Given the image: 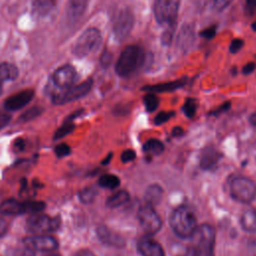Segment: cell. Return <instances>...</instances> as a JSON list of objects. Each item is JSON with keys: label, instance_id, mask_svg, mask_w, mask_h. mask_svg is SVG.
<instances>
[{"label": "cell", "instance_id": "1", "mask_svg": "<svg viewBox=\"0 0 256 256\" xmlns=\"http://www.w3.org/2000/svg\"><path fill=\"white\" fill-rule=\"evenodd\" d=\"M190 238L191 246L187 248L184 256H214L215 231L210 224L197 226Z\"/></svg>", "mask_w": 256, "mask_h": 256}, {"label": "cell", "instance_id": "2", "mask_svg": "<svg viewBox=\"0 0 256 256\" xmlns=\"http://www.w3.org/2000/svg\"><path fill=\"white\" fill-rule=\"evenodd\" d=\"M143 49L137 45H128L121 52L116 65L115 71L120 77H128L136 72L145 61Z\"/></svg>", "mask_w": 256, "mask_h": 256}, {"label": "cell", "instance_id": "3", "mask_svg": "<svg viewBox=\"0 0 256 256\" xmlns=\"http://www.w3.org/2000/svg\"><path fill=\"white\" fill-rule=\"evenodd\" d=\"M169 222L173 232L180 238H190L197 228L195 214L187 206H179L174 209Z\"/></svg>", "mask_w": 256, "mask_h": 256}, {"label": "cell", "instance_id": "4", "mask_svg": "<svg viewBox=\"0 0 256 256\" xmlns=\"http://www.w3.org/2000/svg\"><path fill=\"white\" fill-rule=\"evenodd\" d=\"M77 77V72L73 66L69 64L60 66L50 76L46 86V93L53 97L65 91L75 84Z\"/></svg>", "mask_w": 256, "mask_h": 256}, {"label": "cell", "instance_id": "5", "mask_svg": "<svg viewBox=\"0 0 256 256\" xmlns=\"http://www.w3.org/2000/svg\"><path fill=\"white\" fill-rule=\"evenodd\" d=\"M102 43V36L97 28L86 29L77 39L73 47V53L77 57H85L96 52Z\"/></svg>", "mask_w": 256, "mask_h": 256}, {"label": "cell", "instance_id": "6", "mask_svg": "<svg viewBox=\"0 0 256 256\" xmlns=\"http://www.w3.org/2000/svg\"><path fill=\"white\" fill-rule=\"evenodd\" d=\"M45 209V203L42 201H18L16 199H7L0 204V213L4 215H20L25 213H40Z\"/></svg>", "mask_w": 256, "mask_h": 256}, {"label": "cell", "instance_id": "7", "mask_svg": "<svg viewBox=\"0 0 256 256\" xmlns=\"http://www.w3.org/2000/svg\"><path fill=\"white\" fill-rule=\"evenodd\" d=\"M181 0H155L153 12L155 20L161 25L175 24Z\"/></svg>", "mask_w": 256, "mask_h": 256}, {"label": "cell", "instance_id": "8", "mask_svg": "<svg viewBox=\"0 0 256 256\" xmlns=\"http://www.w3.org/2000/svg\"><path fill=\"white\" fill-rule=\"evenodd\" d=\"M58 217H51L46 214L36 213L28 218L26 222V230L32 234H46L56 231L60 226Z\"/></svg>", "mask_w": 256, "mask_h": 256}, {"label": "cell", "instance_id": "9", "mask_svg": "<svg viewBox=\"0 0 256 256\" xmlns=\"http://www.w3.org/2000/svg\"><path fill=\"white\" fill-rule=\"evenodd\" d=\"M230 194L241 203H249L256 196V185L249 178L238 176L230 182Z\"/></svg>", "mask_w": 256, "mask_h": 256}, {"label": "cell", "instance_id": "10", "mask_svg": "<svg viewBox=\"0 0 256 256\" xmlns=\"http://www.w3.org/2000/svg\"><path fill=\"white\" fill-rule=\"evenodd\" d=\"M138 220L143 231L148 235L157 233L162 226V221L154 206L145 203L138 210Z\"/></svg>", "mask_w": 256, "mask_h": 256}, {"label": "cell", "instance_id": "11", "mask_svg": "<svg viewBox=\"0 0 256 256\" xmlns=\"http://www.w3.org/2000/svg\"><path fill=\"white\" fill-rule=\"evenodd\" d=\"M92 85H93L92 79H87L86 81L77 85L74 84L73 86L66 89L65 91L51 97L52 102L56 105H62V104H66L68 102L80 99L84 97L86 94H88V92L92 88Z\"/></svg>", "mask_w": 256, "mask_h": 256}, {"label": "cell", "instance_id": "12", "mask_svg": "<svg viewBox=\"0 0 256 256\" xmlns=\"http://www.w3.org/2000/svg\"><path fill=\"white\" fill-rule=\"evenodd\" d=\"M135 22L133 12L129 8H123L116 16L113 32L118 40H124L131 33Z\"/></svg>", "mask_w": 256, "mask_h": 256}, {"label": "cell", "instance_id": "13", "mask_svg": "<svg viewBox=\"0 0 256 256\" xmlns=\"http://www.w3.org/2000/svg\"><path fill=\"white\" fill-rule=\"evenodd\" d=\"M23 244L32 250L40 252H51L58 248L57 240L48 235H35L23 239Z\"/></svg>", "mask_w": 256, "mask_h": 256}, {"label": "cell", "instance_id": "14", "mask_svg": "<svg viewBox=\"0 0 256 256\" xmlns=\"http://www.w3.org/2000/svg\"><path fill=\"white\" fill-rule=\"evenodd\" d=\"M34 91L26 89L8 97L4 102V107L8 111H15L26 106L33 98Z\"/></svg>", "mask_w": 256, "mask_h": 256}, {"label": "cell", "instance_id": "15", "mask_svg": "<svg viewBox=\"0 0 256 256\" xmlns=\"http://www.w3.org/2000/svg\"><path fill=\"white\" fill-rule=\"evenodd\" d=\"M195 41V31L194 27L191 24H184L180 31L178 32L177 38H176V45L177 47L184 53L188 52Z\"/></svg>", "mask_w": 256, "mask_h": 256}, {"label": "cell", "instance_id": "16", "mask_svg": "<svg viewBox=\"0 0 256 256\" xmlns=\"http://www.w3.org/2000/svg\"><path fill=\"white\" fill-rule=\"evenodd\" d=\"M97 236L99 240L109 246L115 247V248H122L125 246V240L123 237H121L119 234L113 232L108 227L104 225L98 226L96 230Z\"/></svg>", "mask_w": 256, "mask_h": 256}, {"label": "cell", "instance_id": "17", "mask_svg": "<svg viewBox=\"0 0 256 256\" xmlns=\"http://www.w3.org/2000/svg\"><path fill=\"white\" fill-rule=\"evenodd\" d=\"M88 0H68L66 16L70 24H75L85 13Z\"/></svg>", "mask_w": 256, "mask_h": 256}, {"label": "cell", "instance_id": "18", "mask_svg": "<svg viewBox=\"0 0 256 256\" xmlns=\"http://www.w3.org/2000/svg\"><path fill=\"white\" fill-rule=\"evenodd\" d=\"M138 251L141 256H165L162 246L151 238H143L138 243Z\"/></svg>", "mask_w": 256, "mask_h": 256}, {"label": "cell", "instance_id": "19", "mask_svg": "<svg viewBox=\"0 0 256 256\" xmlns=\"http://www.w3.org/2000/svg\"><path fill=\"white\" fill-rule=\"evenodd\" d=\"M220 157V153L215 148L206 147L200 156V167L204 170H212L217 166Z\"/></svg>", "mask_w": 256, "mask_h": 256}, {"label": "cell", "instance_id": "20", "mask_svg": "<svg viewBox=\"0 0 256 256\" xmlns=\"http://www.w3.org/2000/svg\"><path fill=\"white\" fill-rule=\"evenodd\" d=\"M185 84H186V79L181 78V79H177V80L171 81V82L159 83V84H154V85H147V86H144L142 88V90L147 91V92H151V93L170 92V91H174L176 89H179V88L183 87Z\"/></svg>", "mask_w": 256, "mask_h": 256}, {"label": "cell", "instance_id": "21", "mask_svg": "<svg viewBox=\"0 0 256 256\" xmlns=\"http://www.w3.org/2000/svg\"><path fill=\"white\" fill-rule=\"evenodd\" d=\"M18 77V69L11 63L0 64V95L3 91V85L7 81H13Z\"/></svg>", "mask_w": 256, "mask_h": 256}, {"label": "cell", "instance_id": "22", "mask_svg": "<svg viewBox=\"0 0 256 256\" xmlns=\"http://www.w3.org/2000/svg\"><path fill=\"white\" fill-rule=\"evenodd\" d=\"M243 230L248 233H256V211L247 209L243 212L240 220Z\"/></svg>", "mask_w": 256, "mask_h": 256}, {"label": "cell", "instance_id": "23", "mask_svg": "<svg viewBox=\"0 0 256 256\" xmlns=\"http://www.w3.org/2000/svg\"><path fill=\"white\" fill-rule=\"evenodd\" d=\"M163 198V189L158 184L150 185L145 193V200L146 203L155 206L158 205Z\"/></svg>", "mask_w": 256, "mask_h": 256}, {"label": "cell", "instance_id": "24", "mask_svg": "<svg viewBox=\"0 0 256 256\" xmlns=\"http://www.w3.org/2000/svg\"><path fill=\"white\" fill-rule=\"evenodd\" d=\"M57 1L58 0H33V11L39 16H44L54 9Z\"/></svg>", "mask_w": 256, "mask_h": 256}, {"label": "cell", "instance_id": "25", "mask_svg": "<svg viewBox=\"0 0 256 256\" xmlns=\"http://www.w3.org/2000/svg\"><path fill=\"white\" fill-rule=\"evenodd\" d=\"M130 198L129 193L126 190H120L111 195L106 200V206L109 208H117L125 204Z\"/></svg>", "mask_w": 256, "mask_h": 256}, {"label": "cell", "instance_id": "26", "mask_svg": "<svg viewBox=\"0 0 256 256\" xmlns=\"http://www.w3.org/2000/svg\"><path fill=\"white\" fill-rule=\"evenodd\" d=\"M98 184L105 189H115L120 185V179L113 174H104L99 178Z\"/></svg>", "mask_w": 256, "mask_h": 256}, {"label": "cell", "instance_id": "27", "mask_svg": "<svg viewBox=\"0 0 256 256\" xmlns=\"http://www.w3.org/2000/svg\"><path fill=\"white\" fill-rule=\"evenodd\" d=\"M143 151L149 154L158 155L164 151V145L158 139H150L143 145Z\"/></svg>", "mask_w": 256, "mask_h": 256}, {"label": "cell", "instance_id": "28", "mask_svg": "<svg viewBox=\"0 0 256 256\" xmlns=\"http://www.w3.org/2000/svg\"><path fill=\"white\" fill-rule=\"evenodd\" d=\"M74 117H75V115H73V117L71 115V117H69L65 120L63 125L56 130V132L54 134V139H61L65 136H67L68 134H70L74 130V123L72 122V119Z\"/></svg>", "mask_w": 256, "mask_h": 256}, {"label": "cell", "instance_id": "29", "mask_svg": "<svg viewBox=\"0 0 256 256\" xmlns=\"http://www.w3.org/2000/svg\"><path fill=\"white\" fill-rule=\"evenodd\" d=\"M96 195H97V189L93 186L85 187L82 190H80L78 193L80 201L84 204H90L91 202H93Z\"/></svg>", "mask_w": 256, "mask_h": 256}, {"label": "cell", "instance_id": "30", "mask_svg": "<svg viewBox=\"0 0 256 256\" xmlns=\"http://www.w3.org/2000/svg\"><path fill=\"white\" fill-rule=\"evenodd\" d=\"M143 103L147 112H153L158 107L159 100L154 93L148 92V94L143 97Z\"/></svg>", "mask_w": 256, "mask_h": 256}, {"label": "cell", "instance_id": "31", "mask_svg": "<svg viewBox=\"0 0 256 256\" xmlns=\"http://www.w3.org/2000/svg\"><path fill=\"white\" fill-rule=\"evenodd\" d=\"M182 110L187 117L192 118L195 115L196 110H197V101L193 98L186 99V101L182 107Z\"/></svg>", "mask_w": 256, "mask_h": 256}, {"label": "cell", "instance_id": "32", "mask_svg": "<svg viewBox=\"0 0 256 256\" xmlns=\"http://www.w3.org/2000/svg\"><path fill=\"white\" fill-rule=\"evenodd\" d=\"M10 256H35V251L23 244L22 247H15L10 251Z\"/></svg>", "mask_w": 256, "mask_h": 256}, {"label": "cell", "instance_id": "33", "mask_svg": "<svg viewBox=\"0 0 256 256\" xmlns=\"http://www.w3.org/2000/svg\"><path fill=\"white\" fill-rule=\"evenodd\" d=\"M174 30H175V24L167 25L166 30L162 33V36H161V43L163 45H169L171 43Z\"/></svg>", "mask_w": 256, "mask_h": 256}, {"label": "cell", "instance_id": "34", "mask_svg": "<svg viewBox=\"0 0 256 256\" xmlns=\"http://www.w3.org/2000/svg\"><path fill=\"white\" fill-rule=\"evenodd\" d=\"M54 151H55V154H56L58 157L61 158V157H65V156L69 155V154L71 153V148H70V146H69L68 144H66V143H60V144H58V145L55 147Z\"/></svg>", "mask_w": 256, "mask_h": 256}, {"label": "cell", "instance_id": "35", "mask_svg": "<svg viewBox=\"0 0 256 256\" xmlns=\"http://www.w3.org/2000/svg\"><path fill=\"white\" fill-rule=\"evenodd\" d=\"M175 113L173 111H170V112H160L156 115L155 119H154V123L155 125H161L165 122H167Z\"/></svg>", "mask_w": 256, "mask_h": 256}, {"label": "cell", "instance_id": "36", "mask_svg": "<svg viewBox=\"0 0 256 256\" xmlns=\"http://www.w3.org/2000/svg\"><path fill=\"white\" fill-rule=\"evenodd\" d=\"M40 114V109L38 108V107H33L32 109H29V110H27L25 113H23L22 115H21V120L22 121H29V120H31L32 118H34V117H36V116H38Z\"/></svg>", "mask_w": 256, "mask_h": 256}, {"label": "cell", "instance_id": "37", "mask_svg": "<svg viewBox=\"0 0 256 256\" xmlns=\"http://www.w3.org/2000/svg\"><path fill=\"white\" fill-rule=\"evenodd\" d=\"M244 45V41L242 39H239V38H236V39H233L229 45V51L232 53V54H235L237 53L238 51L241 50L242 46Z\"/></svg>", "mask_w": 256, "mask_h": 256}, {"label": "cell", "instance_id": "38", "mask_svg": "<svg viewBox=\"0 0 256 256\" xmlns=\"http://www.w3.org/2000/svg\"><path fill=\"white\" fill-rule=\"evenodd\" d=\"M135 157H136V153H135L134 150H132V149H126V150H124V151L122 152V154H121V161H122L123 163H128V162L134 160Z\"/></svg>", "mask_w": 256, "mask_h": 256}, {"label": "cell", "instance_id": "39", "mask_svg": "<svg viewBox=\"0 0 256 256\" xmlns=\"http://www.w3.org/2000/svg\"><path fill=\"white\" fill-rule=\"evenodd\" d=\"M215 35H216V26L214 25L209 26L200 32V36L206 39H212L215 37Z\"/></svg>", "mask_w": 256, "mask_h": 256}, {"label": "cell", "instance_id": "40", "mask_svg": "<svg viewBox=\"0 0 256 256\" xmlns=\"http://www.w3.org/2000/svg\"><path fill=\"white\" fill-rule=\"evenodd\" d=\"M233 0H213V7L217 11H222L225 9Z\"/></svg>", "mask_w": 256, "mask_h": 256}, {"label": "cell", "instance_id": "41", "mask_svg": "<svg viewBox=\"0 0 256 256\" xmlns=\"http://www.w3.org/2000/svg\"><path fill=\"white\" fill-rule=\"evenodd\" d=\"M111 61H112V55H111V53L108 52V51H104V52L102 53V55H101V58H100V63H101V65H102V67L107 68V67L110 65Z\"/></svg>", "mask_w": 256, "mask_h": 256}, {"label": "cell", "instance_id": "42", "mask_svg": "<svg viewBox=\"0 0 256 256\" xmlns=\"http://www.w3.org/2000/svg\"><path fill=\"white\" fill-rule=\"evenodd\" d=\"M10 120H11V116L9 113L0 111V130L3 129L5 126H7Z\"/></svg>", "mask_w": 256, "mask_h": 256}, {"label": "cell", "instance_id": "43", "mask_svg": "<svg viewBox=\"0 0 256 256\" xmlns=\"http://www.w3.org/2000/svg\"><path fill=\"white\" fill-rule=\"evenodd\" d=\"M230 106H231V103H230V102H225V103H223L221 106H219L216 110L212 111L210 114L217 116V115H219V114H221V113H223V112L229 110Z\"/></svg>", "mask_w": 256, "mask_h": 256}, {"label": "cell", "instance_id": "44", "mask_svg": "<svg viewBox=\"0 0 256 256\" xmlns=\"http://www.w3.org/2000/svg\"><path fill=\"white\" fill-rule=\"evenodd\" d=\"M255 69H256V64L253 63V62H250V63H247V64L243 67L242 73H243L244 75H249V74H251L252 72H254Z\"/></svg>", "mask_w": 256, "mask_h": 256}, {"label": "cell", "instance_id": "45", "mask_svg": "<svg viewBox=\"0 0 256 256\" xmlns=\"http://www.w3.org/2000/svg\"><path fill=\"white\" fill-rule=\"evenodd\" d=\"M8 231V223L2 217H0V238L3 237Z\"/></svg>", "mask_w": 256, "mask_h": 256}, {"label": "cell", "instance_id": "46", "mask_svg": "<svg viewBox=\"0 0 256 256\" xmlns=\"http://www.w3.org/2000/svg\"><path fill=\"white\" fill-rule=\"evenodd\" d=\"M256 9V0H246V10L252 13Z\"/></svg>", "mask_w": 256, "mask_h": 256}, {"label": "cell", "instance_id": "47", "mask_svg": "<svg viewBox=\"0 0 256 256\" xmlns=\"http://www.w3.org/2000/svg\"><path fill=\"white\" fill-rule=\"evenodd\" d=\"M74 256H96V255L92 251H90V250L83 249V250H80V251L76 252L74 254Z\"/></svg>", "mask_w": 256, "mask_h": 256}, {"label": "cell", "instance_id": "48", "mask_svg": "<svg viewBox=\"0 0 256 256\" xmlns=\"http://www.w3.org/2000/svg\"><path fill=\"white\" fill-rule=\"evenodd\" d=\"M172 135L174 136V137H178V136H180V135H182L183 134V129L181 128V127H174L173 129H172Z\"/></svg>", "mask_w": 256, "mask_h": 256}, {"label": "cell", "instance_id": "49", "mask_svg": "<svg viewBox=\"0 0 256 256\" xmlns=\"http://www.w3.org/2000/svg\"><path fill=\"white\" fill-rule=\"evenodd\" d=\"M249 121H250V123H251L253 126H256V111L250 115Z\"/></svg>", "mask_w": 256, "mask_h": 256}, {"label": "cell", "instance_id": "50", "mask_svg": "<svg viewBox=\"0 0 256 256\" xmlns=\"http://www.w3.org/2000/svg\"><path fill=\"white\" fill-rule=\"evenodd\" d=\"M111 157H112V154H109L103 161H102V164L103 165H107L109 162H110V160H111Z\"/></svg>", "mask_w": 256, "mask_h": 256}, {"label": "cell", "instance_id": "51", "mask_svg": "<svg viewBox=\"0 0 256 256\" xmlns=\"http://www.w3.org/2000/svg\"><path fill=\"white\" fill-rule=\"evenodd\" d=\"M44 256H61V255L58 254V253H47V254L44 255Z\"/></svg>", "mask_w": 256, "mask_h": 256}, {"label": "cell", "instance_id": "52", "mask_svg": "<svg viewBox=\"0 0 256 256\" xmlns=\"http://www.w3.org/2000/svg\"><path fill=\"white\" fill-rule=\"evenodd\" d=\"M251 28H252L254 31H256V22H253V23H252Z\"/></svg>", "mask_w": 256, "mask_h": 256}]
</instances>
